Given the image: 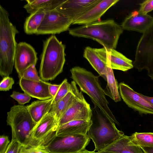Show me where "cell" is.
<instances>
[{"label": "cell", "mask_w": 153, "mask_h": 153, "mask_svg": "<svg viewBox=\"0 0 153 153\" xmlns=\"http://www.w3.org/2000/svg\"><path fill=\"white\" fill-rule=\"evenodd\" d=\"M53 100V97L47 100H37L27 106L33 119L36 123L50 112Z\"/></svg>", "instance_id": "22"}, {"label": "cell", "mask_w": 153, "mask_h": 153, "mask_svg": "<svg viewBox=\"0 0 153 153\" xmlns=\"http://www.w3.org/2000/svg\"><path fill=\"white\" fill-rule=\"evenodd\" d=\"M37 53L34 48L25 42L17 43L14 58V65L19 78L23 71L32 65H36Z\"/></svg>", "instance_id": "13"}, {"label": "cell", "mask_w": 153, "mask_h": 153, "mask_svg": "<svg viewBox=\"0 0 153 153\" xmlns=\"http://www.w3.org/2000/svg\"><path fill=\"white\" fill-rule=\"evenodd\" d=\"M71 84L67 79H65L61 84L58 91L53 97V103H55L64 97L71 91Z\"/></svg>", "instance_id": "28"}, {"label": "cell", "mask_w": 153, "mask_h": 153, "mask_svg": "<svg viewBox=\"0 0 153 153\" xmlns=\"http://www.w3.org/2000/svg\"><path fill=\"white\" fill-rule=\"evenodd\" d=\"M65 45L52 35L43 41L39 73L44 81L53 80L63 71Z\"/></svg>", "instance_id": "4"}, {"label": "cell", "mask_w": 153, "mask_h": 153, "mask_svg": "<svg viewBox=\"0 0 153 153\" xmlns=\"http://www.w3.org/2000/svg\"><path fill=\"white\" fill-rule=\"evenodd\" d=\"M71 91L63 98L53 103L49 112L53 113L58 121L68 108L75 100L78 91L76 85L72 81L70 84Z\"/></svg>", "instance_id": "20"}, {"label": "cell", "mask_w": 153, "mask_h": 153, "mask_svg": "<svg viewBox=\"0 0 153 153\" xmlns=\"http://www.w3.org/2000/svg\"><path fill=\"white\" fill-rule=\"evenodd\" d=\"M9 16L0 4V75L4 77L12 73L17 44L15 36L19 33L10 22Z\"/></svg>", "instance_id": "3"}, {"label": "cell", "mask_w": 153, "mask_h": 153, "mask_svg": "<svg viewBox=\"0 0 153 153\" xmlns=\"http://www.w3.org/2000/svg\"><path fill=\"white\" fill-rule=\"evenodd\" d=\"M20 153H51L44 146H22Z\"/></svg>", "instance_id": "30"}, {"label": "cell", "mask_w": 153, "mask_h": 153, "mask_svg": "<svg viewBox=\"0 0 153 153\" xmlns=\"http://www.w3.org/2000/svg\"><path fill=\"white\" fill-rule=\"evenodd\" d=\"M96 153H116L111 152H109V151L102 150V151H97V152H96Z\"/></svg>", "instance_id": "40"}, {"label": "cell", "mask_w": 153, "mask_h": 153, "mask_svg": "<svg viewBox=\"0 0 153 153\" xmlns=\"http://www.w3.org/2000/svg\"><path fill=\"white\" fill-rule=\"evenodd\" d=\"M60 86V85L52 84L50 83L48 87L50 94L53 97L56 95Z\"/></svg>", "instance_id": "36"}, {"label": "cell", "mask_w": 153, "mask_h": 153, "mask_svg": "<svg viewBox=\"0 0 153 153\" xmlns=\"http://www.w3.org/2000/svg\"><path fill=\"white\" fill-rule=\"evenodd\" d=\"M14 83L13 79L9 76L4 77L0 84V90L2 91H8L12 89Z\"/></svg>", "instance_id": "32"}, {"label": "cell", "mask_w": 153, "mask_h": 153, "mask_svg": "<svg viewBox=\"0 0 153 153\" xmlns=\"http://www.w3.org/2000/svg\"><path fill=\"white\" fill-rule=\"evenodd\" d=\"M65 0H27L24 8L31 14L40 10L46 12L56 9Z\"/></svg>", "instance_id": "23"}, {"label": "cell", "mask_w": 153, "mask_h": 153, "mask_svg": "<svg viewBox=\"0 0 153 153\" xmlns=\"http://www.w3.org/2000/svg\"><path fill=\"white\" fill-rule=\"evenodd\" d=\"M7 124L11 128L12 139L17 140L22 146H33L30 133L36 124L27 106L15 105L7 113Z\"/></svg>", "instance_id": "5"}, {"label": "cell", "mask_w": 153, "mask_h": 153, "mask_svg": "<svg viewBox=\"0 0 153 153\" xmlns=\"http://www.w3.org/2000/svg\"><path fill=\"white\" fill-rule=\"evenodd\" d=\"M119 91L120 97L128 107L141 115H153V105L142 98L139 93L128 85L124 82L120 83Z\"/></svg>", "instance_id": "12"}, {"label": "cell", "mask_w": 153, "mask_h": 153, "mask_svg": "<svg viewBox=\"0 0 153 153\" xmlns=\"http://www.w3.org/2000/svg\"><path fill=\"white\" fill-rule=\"evenodd\" d=\"M22 146L17 140L12 139L5 153H20Z\"/></svg>", "instance_id": "33"}, {"label": "cell", "mask_w": 153, "mask_h": 153, "mask_svg": "<svg viewBox=\"0 0 153 153\" xmlns=\"http://www.w3.org/2000/svg\"><path fill=\"white\" fill-rule=\"evenodd\" d=\"M58 126V120L53 113L49 112L45 115L30 133L33 146H45L56 136Z\"/></svg>", "instance_id": "9"}, {"label": "cell", "mask_w": 153, "mask_h": 153, "mask_svg": "<svg viewBox=\"0 0 153 153\" xmlns=\"http://www.w3.org/2000/svg\"><path fill=\"white\" fill-rule=\"evenodd\" d=\"M35 66L32 65L23 71L21 78L31 81H40L42 79L38 76Z\"/></svg>", "instance_id": "29"}, {"label": "cell", "mask_w": 153, "mask_h": 153, "mask_svg": "<svg viewBox=\"0 0 153 153\" xmlns=\"http://www.w3.org/2000/svg\"><path fill=\"white\" fill-rule=\"evenodd\" d=\"M8 136L2 135L0 136V153H5L10 143Z\"/></svg>", "instance_id": "35"}, {"label": "cell", "mask_w": 153, "mask_h": 153, "mask_svg": "<svg viewBox=\"0 0 153 153\" xmlns=\"http://www.w3.org/2000/svg\"><path fill=\"white\" fill-rule=\"evenodd\" d=\"M72 23L71 19L56 9L47 11L36 34H59L68 30Z\"/></svg>", "instance_id": "10"}, {"label": "cell", "mask_w": 153, "mask_h": 153, "mask_svg": "<svg viewBox=\"0 0 153 153\" xmlns=\"http://www.w3.org/2000/svg\"><path fill=\"white\" fill-rule=\"evenodd\" d=\"M131 145L139 147H153V133L135 132L129 136Z\"/></svg>", "instance_id": "27"}, {"label": "cell", "mask_w": 153, "mask_h": 153, "mask_svg": "<svg viewBox=\"0 0 153 153\" xmlns=\"http://www.w3.org/2000/svg\"><path fill=\"white\" fill-rule=\"evenodd\" d=\"M96 152L94 150L93 151H90L85 149L84 150L75 153H96Z\"/></svg>", "instance_id": "39"}, {"label": "cell", "mask_w": 153, "mask_h": 153, "mask_svg": "<svg viewBox=\"0 0 153 153\" xmlns=\"http://www.w3.org/2000/svg\"><path fill=\"white\" fill-rule=\"evenodd\" d=\"M101 0H65L56 9L73 21L89 10Z\"/></svg>", "instance_id": "15"}, {"label": "cell", "mask_w": 153, "mask_h": 153, "mask_svg": "<svg viewBox=\"0 0 153 153\" xmlns=\"http://www.w3.org/2000/svg\"><path fill=\"white\" fill-rule=\"evenodd\" d=\"M102 150L116 153H144L140 147L131 145L129 137L125 135Z\"/></svg>", "instance_id": "21"}, {"label": "cell", "mask_w": 153, "mask_h": 153, "mask_svg": "<svg viewBox=\"0 0 153 153\" xmlns=\"http://www.w3.org/2000/svg\"><path fill=\"white\" fill-rule=\"evenodd\" d=\"M45 13L46 11L40 10L30 14L26 18L24 24L25 32L29 35L36 34Z\"/></svg>", "instance_id": "26"}, {"label": "cell", "mask_w": 153, "mask_h": 153, "mask_svg": "<svg viewBox=\"0 0 153 153\" xmlns=\"http://www.w3.org/2000/svg\"><path fill=\"white\" fill-rule=\"evenodd\" d=\"M95 110L97 115H93L92 124L87 133L92 140L95 151H101L124 135L116 128L115 123L107 119L99 110Z\"/></svg>", "instance_id": "6"}, {"label": "cell", "mask_w": 153, "mask_h": 153, "mask_svg": "<svg viewBox=\"0 0 153 153\" xmlns=\"http://www.w3.org/2000/svg\"><path fill=\"white\" fill-rule=\"evenodd\" d=\"M138 11L140 13L146 14L153 10V0H146L140 4Z\"/></svg>", "instance_id": "34"}, {"label": "cell", "mask_w": 153, "mask_h": 153, "mask_svg": "<svg viewBox=\"0 0 153 153\" xmlns=\"http://www.w3.org/2000/svg\"><path fill=\"white\" fill-rule=\"evenodd\" d=\"M133 63L139 71L146 70L148 76L153 80V26L140 38Z\"/></svg>", "instance_id": "7"}, {"label": "cell", "mask_w": 153, "mask_h": 153, "mask_svg": "<svg viewBox=\"0 0 153 153\" xmlns=\"http://www.w3.org/2000/svg\"><path fill=\"white\" fill-rule=\"evenodd\" d=\"M10 96L20 105L29 102L31 99L30 96L25 93H22L15 91L13 92Z\"/></svg>", "instance_id": "31"}, {"label": "cell", "mask_w": 153, "mask_h": 153, "mask_svg": "<svg viewBox=\"0 0 153 153\" xmlns=\"http://www.w3.org/2000/svg\"><path fill=\"white\" fill-rule=\"evenodd\" d=\"M106 64L107 84L104 90L105 95L115 102H120L121 100L118 90L119 85L115 78L113 69L108 64Z\"/></svg>", "instance_id": "25"}, {"label": "cell", "mask_w": 153, "mask_h": 153, "mask_svg": "<svg viewBox=\"0 0 153 153\" xmlns=\"http://www.w3.org/2000/svg\"><path fill=\"white\" fill-rule=\"evenodd\" d=\"M102 60L112 69L126 71L134 68L132 61L115 49L94 48Z\"/></svg>", "instance_id": "14"}, {"label": "cell", "mask_w": 153, "mask_h": 153, "mask_svg": "<svg viewBox=\"0 0 153 153\" xmlns=\"http://www.w3.org/2000/svg\"><path fill=\"white\" fill-rule=\"evenodd\" d=\"M92 116V111L90 104L85 100L81 91L78 90L74 101L59 119L58 126L72 120L90 121Z\"/></svg>", "instance_id": "11"}, {"label": "cell", "mask_w": 153, "mask_h": 153, "mask_svg": "<svg viewBox=\"0 0 153 153\" xmlns=\"http://www.w3.org/2000/svg\"><path fill=\"white\" fill-rule=\"evenodd\" d=\"M119 0H101L97 4L73 21V25H85L98 22L102 16Z\"/></svg>", "instance_id": "17"}, {"label": "cell", "mask_w": 153, "mask_h": 153, "mask_svg": "<svg viewBox=\"0 0 153 153\" xmlns=\"http://www.w3.org/2000/svg\"><path fill=\"white\" fill-rule=\"evenodd\" d=\"M144 153H153V147H140Z\"/></svg>", "instance_id": "37"}, {"label": "cell", "mask_w": 153, "mask_h": 153, "mask_svg": "<svg viewBox=\"0 0 153 153\" xmlns=\"http://www.w3.org/2000/svg\"><path fill=\"white\" fill-rule=\"evenodd\" d=\"M123 30L114 20L109 19L70 29L68 33L73 36L92 39L107 49H115Z\"/></svg>", "instance_id": "2"}, {"label": "cell", "mask_w": 153, "mask_h": 153, "mask_svg": "<svg viewBox=\"0 0 153 153\" xmlns=\"http://www.w3.org/2000/svg\"><path fill=\"white\" fill-rule=\"evenodd\" d=\"M71 78L81 91L90 98L95 108L99 109L108 120L119 125L108 106L104 90L101 86L99 77L85 69L75 66L70 70Z\"/></svg>", "instance_id": "1"}, {"label": "cell", "mask_w": 153, "mask_h": 153, "mask_svg": "<svg viewBox=\"0 0 153 153\" xmlns=\"http://www.w3.org/2000/svg\"><path fill=\"white\" fill-rule=\"evenodd\" d=\"M83 56L100 75L107 81L106 64L100 58L94 48L89 46L85 48Z\"/></svg>", "instance_id": "24"}, {"label": "cell", "mask_w": 153, "mask_h": 153, "mask_svg": "<svg viewBox=\"0 0 153 153\" xmlns=\"http://www.w3.org/2000/svg\"><path fill=\"white\" fill-rule=\"evenodd\" d=\"M19 85L24 93L30 97L40 100L52 98L48 87L50 83L42 79L39 82L31 81L19 78Z\"/></svg>", "instance_id": "18"}, {"label": "cell", "mask_w": 153, "mask_h": 153, "mask_svg": "<svg viewBox=\"0 0 153 153\" xmlns=\"http://www.w3.org/2000/svg\"><path fill=\"white\" fill-rule=\"evenodd\" d=\"M121 26L123 30L143 34L153 26V17L135 11L125 19Z\"/></svg>", "instance_id": "16"}, {"label": "cell", "mask_w": 153, "mask_h": 153, "mask_svg": "<svg viewBox=\"0 0 153 153\" xmlns=\"http://www.w3.org/2000/svg\"><path fill=\"white\" fill-rule=\"evenodd\" d=\"M90 139L87 134L56 136L45 146L51 153H75L85 149Z\"/></svg>", "instance_id": "8"}, {"label": "cell", "mask_w": 153, "mask_h": 153, "mask_svg": "<svg viewBox=\"0 0 153 153\" xmlns=\"http://www.w3.org/2000/svg\"><path fill=\"white\" fill-rule=\"evenodd\" d=\"M90 121L78 120L71 121L59 126L56 136H62L73 134H87L92 124Z\"/></svg>", "instance_id": "19"}, {"label": "cell", "mask_w": 153, "mask_h": 153, "mask_svg": "<svg viewBox=\"0 0 153 153\" xmlns=\"http://www.w3.org/2000/svg\"><path fill=\"white\" fill-rule=\"evenodd\" d=\"M139 93L142 98L149 103L153 105V97H150L144 95L140 93Z\"/></svg>", "instance_id": "38"}]
</instances>
